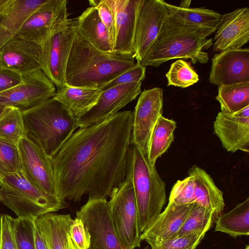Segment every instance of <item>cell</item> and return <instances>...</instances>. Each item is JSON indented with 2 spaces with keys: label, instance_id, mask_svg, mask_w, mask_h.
Returning a JSON list of instances; mask_svg holds the SVG:
<instances>
[{
  "label": "cell",
  "instance_id": "6da1fadb",
  "mask_svg": "<svg viewBox=\"0 0 249 249\" xmlns=\"http://www.w3.org/2000/svg\"><path fill=\"white\" fill-rule=\"evenodd\" d=\"M132 112L80 127L51 158L56 196L77 202L107 198L125 179Z\"/></svg>",
  "mask_w": 249,
  "mask_h": 249
},
{
  "label": "cell",
  "instance_id": "7a4b0ae2",
  "mask_svg": "<svg viewBox=\"0 0 249 249\" xmlns=\"http://www.w3.org/2000/svg\"><path fill=\"white\" fill-rule=\"evenodd\" d=\"M136 63L133 54L101 51L77 34L67 65L66 83L72 87L99 88Z\"/></svg>",
  "mask_w": 249,
  "mask_h": 249
},
{
  "label": "cell",
  "instance_id": "3957f363",
  "mask_svg": "<svg viewBox=\"0 0 249 249\" xmlns=\"http://www.w3.org/2000/svg\"><path fill=\"white\" fill-rule=\"evenodd\" d=\"M200 31L169 17L148 52L140 63L142 66L158 67L167 61L190 59L193 64L206 63L208 54L204 52L213 45Z\"/></svg>",
  "mask_w": 249,
  "mask_h": 249
},
{
  "label": "cell",
  "instance_id": "277c9868",
  "mask_svg": "<svg viewBox=\"0 0 249 249\" xmlns=\"http://www.w3.org/2000/svg\"><path fill=\"white\" fill-rule=\"evenodd\" d=\"M22 114L24 136L50 158L78 127L77 119L53 97L22 111Z\"/></svg>",
  "mask_w": 249,
  "mask_h": 249
},
{
  "label": "cell",
  "instance_id": "5b68a950",
  "mask_svg": "<svg viewBox=\"0 0 249 249\" xmlns=\"http://www.w3.org/2000/svg\"><path fill=\"white\" fill-rule=\"evenodd\" d=\"M126 174L133 186L141 234L161 213L166 203V184L156 165L149 162L147 155L133 144L128 150Z\"/></svg>",
  "mask_w": 249,
  "mask_h": 249
},
{
  "label": "cell",
  "instance_id": "8992f818",
  "mask_svg": "<svg viewBox=\"0 0 249 249\" xmlns=\"http://www.w3.org/2000/svg\"><path fill=\"white\" fill-rule=\"evenodd\" d=\"M67 4L40 43L41 70L57 88L66 85V72L70 54L77 34L76 18H69Z\"/></svg>",
  "mask_w": 249,
  "mask_h": 249
},
{
  "label": "cell",
  "instance_id": "52a82bcc",
  "mask_svg": "<svg viewBox=\"0 0 249 249\" xmlns=\"http://www.w3.org/2000/svg\"><path fill=\"white\" fill-rule=\"evenodd\" d=\"M0 202L18 217L33 219L67 207L65 200L39 191L29 182L21 171L0 180Z\"/></svg>",
  "mask_w": 249,
  "mask_h": 249
},
{
  "label": "cell",
  "instance_id": "ba28073f",
  "mask_svg": "<svg viewBox=\"0 0 249 249\" xmlns=\"http://www.w3.org/2000/svg\"><path fill=\"white\" fill-rule=\"evenodd\" d=\"M108 201L116 231L123 249L140 247L138 214L134 191L130 177L112 191Z\"/></svg>",
  "mask_w": 249,
  "mask_h": 249
},
{
  "label": "cell",
  "instance_id": "9c48e42d",
  "mask_svg": "<svg viewBox=\"0 0 249 249\" xmlns=\"http://www.w3.org/2000/svg\"><path fill=\"white\" fill-rule=\"evenodd\" d=\"M76 214L89 235V249H123L107 198H89Z\"/></svg>",
  "mask_w": 249,
  "mask_h": 249
},
{
  "label": "cell",
  "instance_id": "30bf717a",
  "mask_svg": "<svg viewBox=\"0 0 249 249\" xmlns=\"http://www.w3.org/2000/svg\"><path fill=\"white\" fill-rule=\"evenodd\" d=\"M163 90L159 88L144 90L132 112L131 143L148 155L153 129L162 115Z\"/></svg>",
  "mask_w": 249,
  "mask_h": 249
},
{
  "label": "cell",
  "instance_id": "8fae6325",
  "mask_svg": "<svg viewBox=\"0 0 249 249\" xmlns=\"http://www.w3.org/2000/svg\"><path fill=\"white\" fill-rule=\"evenodd\" d=\"M55 86L41 70L22 75V81L0 93V105L16 107L21 112L53 97Z\"/></svg>",
  "mask_w": 249,
  "mask_h": 249
},
{
  "label": "cell",
  "instance_id": "7c38bea8",
  "mask_svg": "<svg viewBox=\"0 0 249 249\" xmlns=\"http://www.w3.org/2000/svg\"><path fill=\"white\" fill-rule=\"evenodd\" d=\"M18 145L21 171L25 178L39 191L57 196L51 158L25 136L19 140Z\"/></svg>",
  "mask_w": 249,
  "mask_h": 249
},
{
  "label": "cell",
  "instance_id": "4fadbf2b",
  "mask_svg": "<svg viewBox=\"0 0 249 249\" xmlns=\"http://www.w3.org/2000/svg\"><path fill=\"white\" fill-rule=\"evenodd\" d=\"M166 4L163 0H142L134 38V56L137 63L142 60L169 17Z\"/></svg>",
  "mask_w": 249,
  "mask_h": 249
},
{
  "label": "cell",
  "instance_id": "5bb4252c",
  "mask_svg": "<svg viewBox=\"0 0 249 249\" xmlns=\"http://www.w3.org/2000/svg\"><path fill=\"white\" fill-rule=\"evenodd\" d=\"M142 83L122 84L103 91L97 103L77 120L78 127L89 126L115 115L141 92Z\"/></svg>",
  "mask_w": 249,
  "mask_h": 249
},
{
  "label": "cell",
  "instance_id": "9a60e30c",
  "mask_svg": "<svg viewBox=\"0 0 249 249\" xmlns=\"http://www.w3.org/2000/svg\"><path fill=\"white\" fill-rule=\"evenodd\" d=\"M213 131L227 151L248 153L249 106L233 113L219 112L213 122Z\"/></svg>",
  "mask_w": 249,
  "mask_h": 249
},
{
  "label": "cell",
  "instance_id": "2e32d148",
  "mask_svg": "<svg viewBox=\"0 0 249 249\" xmlns=\"http://www.w3.org/2000/svg\"><path fill=\"white\" fill-rule=\"evenodd\" d=\"M209 81L220 86L249 82V49L229 50L212 59Z\"/></svg>",
  "mask_w": 249,
  "mask_h": 249
},
{
  "label": "cell",
  "instance_id": "e0dca14e",
  "mask_svg": "<svg viewBox=\"0 0 249 249\" xmlns=\"http://www.w3.org/2000/svg\"><path fill=\"white\" fill-rule=\"evenodd\" d=\"M40 44L15 36L0 48V68L21 75L41 70Z\"/></svg>",
  "mask_w": 249,
  "mask_h": 249
},
{
  "label": "cell",
  "instance_id": "ac0fdd59",
  "mask_svg": "<svg viewBox=\"0 0 249 249\" xmlns=\"http://www.w3.org/2000/svg\"><path fill=\"white\" fill-rule=\"evenodd\" d=\"M213 50L223 51L242 48L249 40V9L243 7L221 15L216 29Z\"/></svg>",
  "mask_w": 249,
  "mask_h": 249
},
{
  "label": "cell",
  "instance_id": "d6986e66",
  "mask_svg": "<svg viewBox=\"0 0 249 249\" xmlns=\"http://www.w3.org/2000/svg\"><path fill=\"white\" fill-rule=\"evenodd\" d=\"M142 0H115L116 31L112 52L134 54V38Z\"/></svg>",
  "mask_w": 249,
  "mask_h": 249
},
{
  "label": "cell",
  "instance_id": "ffe728a7",
  "mask_svg": "<svg viewBox=\"0 0 249 249\" xmlns=\"http://www.w3.org/2000/svg\"><path fill=\"white\" fill-rule=\"evenodd\" d=\"M193 204L178 205L169 202L163 211L141 234V241L146 239L164 241L176 237Z\"/></svg>",
  "mask_w": 249,
  "mask_h": 249
},
{
  "label": "cell",
  "instance_id": "44dd1931",
  "mask_svg": "<svg viewBox=\"0 0 249 249\" xmlns=\"http://www.w3.org/2000/svg\"><path fill=\"white\" fill-rule=\"evenodd\" d=\"M67 3L66 0H49L29 17L16 36L40 44Z\"/></svg>",
  "mask_w": 249,
  "mask_h": 249
},
{
  "label": "cell",
  "instance_id": "7402d4cb",
  "mask_svg": "<svg viewBox=\"0 0 249 249\" xmlns=\"http://www.w3.org/2000/svg\"><path fill=\"white\" fill-rule=\"evenodd\" d=\"M188 174L193 181L194 203L209 211L216 221L225 207L223 192L212 177L197 166L194 165L190 168Z\"/></svg>",
  "mask_w": 249,
  "mask_h": 249
},
{
  "label": "cell",
  "instance_id": "603a6c76",
  "mask_svg": "<svg viewBox=\"0 0 249 249\" xmlns=\"http://www.w3.org/2000/svg\"><path fill=\"white\" fill-rule=\"evenodd\" d=\"M102 91L98 88L75 87L66 85L57 89L53 98L77 120L97 103Z\"/></svg>",
  "mask_w": 249,
  "mask_h": 249
},
{
  "label": "cell",
  "instance_id": "cb8c5ba5",
  "mask_svg": "<svg viewBox=\"0 0 249 249\" xmlns=\"http://www.w3.org/2000/svg\"><path fill=\"white\" fill-rule=\"evenodd\" d=\"M49 0H15L0 17V48L17 36L29 17Z\"/></svg>",
  "mask_w": 249,
  "mask_h": 249
},
{
  "label": "cell",
  "instance_id": "d4e9b609",
  "mask_svg": "<svg viewBox=\"0 0 249 249\" xmlns=\"http://www.w3.org/2000/svg\"><path fill=\"white\" fill-rule=\"evenodd\" d=\"M75 18L80 36L101 51L112 52L108 31L95 7L87 8Z\"/></svg>",
  "mask_w": 249,
  "mask_h": 249
},
{
  "label": "cell",
  "instance_id": "484cf974",
  "mask_svg": "<svg viewBox=\"0 0 249 249\" xmlns=\"http://www.w3.org/2000/svg\"><path fill=\"white\" fill-rule=\"evenodd\" d=\"M166 5L170 18L198 30L206 37L215 31L222 15L204 8H184L168 3Z\"/></svg>",
  "mask_w": 249,
  "mask_h": 249
},
{
  "label": "cell",
  "instance_id": "4316f807",
  "mask_svg": "<svg viewBox=\"0 0 249 249\" xmlns=\"http://www.w3.org/2000/svg\"><path fill=\"white\" fill-rule=\"evenodd\" d=\"M48 249H68V237L73 219L69 214L50 213L36 219Z\"/></svg>",
  "mask_w": 249,
  "mask_h": 249
},
{
  "label": "cell",
  "instance_id": "83f0119b",
  "mask_svg": "<svg viewBox=\"0 0 249 249\" xmlns=\"http://www.w3.org/2000/svg\"><path fill=\"white\" fill-rule=\"evenodd\" d=\"M215 231L235 238L249 234V198L237 204L227 213H221L215 222Z\"/></svg>",
  "mask_w": 249,
  "mask_h": 249
},
{
  "label": "cell",
  "instance_id": "f1b7e54d",
  "mask_svg": "<svg viewBox=\"0 0 249 249\" xmlns=\"http://www.w3.org/2000/svg\"><path fill=\"white\" fill-rule=\"evenodd\" d=\"M176 122L161 115L157 122L151 137L148 159L152 165L170 146L174 139Z\"/></svg>",
  "mask_w": 249,
  "mask_h": 249
},
{
  "label": "cell",
  "instance_id": "f546056e",
  "mask_svg": "<svg viewBox=\"0 0 249 249\" xmlns=\"http://www.w3.org/2000/svg\"><path fill=\"white\" fill-rule=\"evenodd\" d=\"M215 99L221 111L233 113L249 106V82L218 86Z\"/></svg>",
  "mask_w": 249,
  "mask_h": 249
},
{
  "label": "cell",
  "instance_id": "4dcf8cb0",
  "mask_svg": "<svg viewBox=\"0 0 249 249\" xmlns=\"http://www.w3.org/2000/svg\"><path fill=\"white\" fill-rule=\"evenodd\" d=\"M213 214L204 207L194 203L190 212L177 237L187 236L197 232H207L215 223Z\"/></svg>",
  "mask_w": 249,
  "mask_h": 249
},
{
  "label": "cell",
  "instance_id": "1f68e13d",
  "mask_svg": "<svg viewBox=\"0 0 249 249\" xmlns=\"http://www.w3.org/2000/svg\"><path fill=\"white\" fill-rule=\"evenodd\" d=\"M24 133L22 112L16 107L7 106L0 118V138L18 144Z\"/></svg>",
  "mask_w": 249,
  "mask_h": 249
},
{
  "label": "cell",
  "instance_id": "d6a6232c",
  "mask_svg": "<svg viewBox=\"0 0 249 249\" xmlns=\"http://www.w3.org/2000/svg\"><path fill=\"white\" fill-rule=\"evenodd\" d=\"M167 86L186 88L197 83L199 79L190 63L179 59L173 62L166 74Z\"/></svg>",
  "mask_w": 249,
  "mask_h": 249
},
{
  "label": "cell",
  "instance_id": "836d02e7",
  "mask_svg": "<svg viewBox=\"0 0 249 249\" xmlns=\"http://www.w3.org/2000/svg\"><path fill=\"white\" fill-rule=\"evenodd\" d=\"M20 171L21 163L18 144L0 138V180Z\"/></svg>",
  "mask_w": 249,
  "mask_h": 249
},
{
  "label": "cell",
  "instance_id": "e575fe53",
  "mask_svg": "<svg viewBox=\"0 0 249 249\" xmlns=\"http://www.w3.org/2000/svg\"><path fill=\"white\" fill-rule=\"evenodd\" d=\"M206 233L205 231L197 232L164 241L152 239L144 240L150 245L151 249H196Z\"/></svg>",
  "mask_w": 249,
  "mask_h": 249
},
{
  "label": "cell",
  "instance_id": "d590c367",
  "mask_svg": "<svg viewBox=\"0 0 249 249\" xmlns=\"http://www.w3.org/2000/svg\"><path fill=\"white\" fill-rule=\"evenodd\" d=\"M35 220L30 218H15L14 233L18 249H36Z\"/></svg>",
  "mask_w": 249,
  "mask_h": 249
},
{
  "label": "cell",
  "instance_id": "8d00e7d4",
  "mask_svg": "<svg viewBox=\"0 0 249 249\" xmlns=\"http://www.w3.org/2000/svg\"><path fill=\"white\" fill-rule=\"evenodd\" d=\"M89 2L91 6L97 9L100 19L108 31L113 51L116 31L115 0H91Z\"/></svg>",
  "mask_w": 249,
  "mask_h": 249
},
{
  "label": "cell",
  "instance_id": "74e56055",
  "mask_svg": "<svg viewBox=\"0 0 249 249\" xmlns=\"http://www.w3.org/2000/svg\"><path fill=\"white\" fill-rule=\"evenodd\" d=\"M169 202L178 205L194 203V184L190 176L178 180L174 185L170 193Z\"/></svg>",
  "mask_w": 249,
  "mask_h": 249
},
{
  "label": "cell",
  "instance_id": "f35d334b",
  "mask_svg": "<svg viewBox=\"0 0 249 249\" xmlns=\"http://www.w3.org/2000/svg\"><path fill=\"white\" fill-rule=\"evenodd\" d=\"M146 67L139 63L129 70L99 88L102 91L117 85L132 82H142L145 77Z\"/></svg>",
  "mask_w": 249,
  "mask_h": 249
},
{
  "label": "cell",
  "instance_id": "ab89813d",
  "mask_svg": "<svg viewBox=\"0 0 249 249\" xmlns=\"http://www.w3.org/2000/svg\"><path fill=\"white\" fill-rule=\"evenodd\" d=\"M14 219L4 214L0 218V249H18L14 233Z\"/></svg>",
  "mask_w": 249,
  "mask_h": 249
},
{
  "label": "cell",
  "instance_id": "60d3db41",
  "mask_svg": "<svg viewBox=\"0 0 249 249\" xmlns=\"http://www.w3.org/2000/svg\"><path fill=\"white\" fill-rule=\"evenodd\" d=\"M69 235L78 249H89L90 245L89 235L81 220L73 219L69 230Z\"/></svg>",
  "mask_w": 249,
  "mask_h": 249
},
{
  "label": "cell",
  "instance_id": "b9f144b4",
  "mask_svg": "<svg viewBox=\"0 0 249 249\" xmlns=\"http://www.w3.org/2000/svg\"><path fill=\"white\" fill-rule=\"evenodd\" d=\"M22 81V75L12 70L0 68V93L6 91Z\"/></svg>",
  "mask_w": 249,
  "mask_h": 249
},
{
  "label": "cell",
  "instance_id": "7bdbcfd3",
  "mask_svg": "<svg viewBox=\"0 0 249 249\" xmlns=\"http://www.w3.org/2000/svg\"><path fill=\"white\" fill-rule=\"evenodd\" d=\"M35 239L36 249H48L46 240L36 220H35Z\"/></svg>",
  "mask_w": 249,
  "mask_h": 249
},
{
  "label": "cell",
  "instance_id": "ee69618b",
  "mask_svg": "<svg viewBox=\"0 0 249 249\" xmlns=\"http://www.w3.org/2000/svg\"><path fill=\"white\" fill-rule=\"evenodd\" d=\"M15 0H0V17L13 4Z\"/></svg>",
  "mask_w": 249,
  "mask_h": 249
},
{
  "label": "cell",
  "instance_id": "f6af8a7d",
  "mask_svg": "<svg viewBox=\"0 0 249 249\" xmlns=\"http://www.w3.org/2000/svg\"><path fill=\"white\" fill-rule=\"evenodd\" d=\"M68 249H78L69 234L68 237Z\"/></svg>",
  "mask_w": 249,
  "mask_h": 249
},
{
  "label": "cell",
  "instance_id": "bcb514c9",
  "mask_svg": "<svg viewBox=\"0 0 249 249\" xmlns=\"http://www.w3.org/2000/svg\"><path fill=\"white\" fill-rule=\"evenodd\" d=\"M191 2V0H182L179 7L184 8H189Z\"/></svg>",
  "mask_w": 249,
  "mask_h": 249
},
{
  "label": "cell",
  "instance_id": "7dc6e473",
  "mask_svg": "<svg viewBox=\"0 0 249 249\" xmlns=\"http://www.w3.org/2000/svg\"><path fill=\"white\" fill-rule=\"evenodd\" d=\"M7 107V106L0 105V118L5 112Z\"/></svg>",
  "mask_w": 249,
  "mask_h": 249
},
{
  "label": "cell",
  "instance_id": "c3c4849f",
  "mask_svg": "<svg viewBox=\"0 0 249 249\" xmlns=\"http://www.w3.org/2000/svg\"><path fill=\"white\" fill-rule=\"evenodd\" d=\"M244 249H249V245H247Z\"/></svg>",
  "mask_w": 249,
  "mask_h": 249
},
{
  "label": "cell",
  "instance_id": "681fc988",
  "mask_svg": "<svg viewBox=\"0 0 249 249\" xmlns=\"http://www.w3.org/2000/svg\"><path fill=\"white\" fill-rule=\"evenodd\" d=\"M148 249V248L146 247V248H145V249Z\"/></svg>",
  "mask_w": 249,
  "mask_h": 249
},
{
  "label": "cell",
  "instance_id": "f907efd6",
  "mask_svg": "<svg viewBox=\"0 0 249 249\" xmlns=\"http://www.w3.org/2000/svg\"><path fill=\"white\" fill-rule=\"evenodd\" d=\"M0 216H1V215H0Z\"/></svg>",
  "mask_w": 249,
  "mask_h": 249
}]
</instances>
